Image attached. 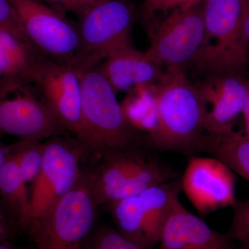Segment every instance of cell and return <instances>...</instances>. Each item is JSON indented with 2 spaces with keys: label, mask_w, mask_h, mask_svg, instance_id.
<instances>
[{
  "label": "cell",
  "mask_w": 249,
  "mask_h": 249,
  "mask_svg": "<svg viewBox=\"0 0 249 249\" xmlns=\"http://www.w3.org/2000/svg\"><path fill=\"white\" fill-rule=\"evenodd\" d=\"M206 0H144L142 15L146 22L178 9H187L204 3Z\"/></svg>",
  "instance_id": "23"
},
{
  "label": "cell",
  "mask_w": 249,
  "mask_h": 249,
  "mask_svg": "<svg viewBox=\"0 0 249 249\" xmlns=\"http://www.w3.org/2000/svg\"><path fill=\"white\" fill-rule=\"evenodd\" d=\"M98 69L116 93H127L140 85L155 84L165 71L133 45L113 52Z\"/></svg>",
  "instance_id": "16"
},
{
  "label": "cell",
  "mask_w": 249,
  "mask_h": 249,
  "mask_svg": "<svg viewBox=\"0 0 249 249\" xmlns=\"http://www.w3.org/2000/svg\"><path fill=\"white\" fill-rule=\"evenodd\" d=\"M32 83L67 130L79 138L83 130L82 85L76 67L45 58Z\"/></svg>",
  "instance_id": "12"
},
{
  "label": "cell",
  "mask_w": 249,
  "mask_h": 249,
  "mask_svg": "<svg viewBox=\"0 0 249 249\" xmlns=\"http://www.w3.org/2000/svg\"><path fill=\"white\" fill-rule=\"evenodd\" d=\"M12 98H1L0 129L1 133L36 141L60 137L69 132L48 104L25 88L18 89Z\"/></svg>",
  "instance_id": "13"
},
{
  "label": "cell",
  "mask_w": 249,
  "mask_h": 249,
  "mask_svg": "<svg viewBox=\"0 0 249 249\" xmlns=\"http://www.w3.org/2000/svg\"><path fill=\"white\" fill-rule=\"evenodd\" d=\"M199 152L220 160L249 181V137L235 129L220 134H205Z\"/></svg>",
  "instance_id": "18"
},
{
  "label": "cell",
  "mask_w": 249,
  "mask_h": 249,
  "mask_svg": "<svg viewBox=\"0 0 249 249\" xmlns=\"http://www.w3.org/2000/svg\"><path fill=\"white\" fill-rule=\"evenodd\" d=\"M246 0H206L205 37L193 62L205 74H247L249 55L243 34Z\"/></svg>",
  "instance_id": "3"
},
{
  "label": "cell",
  "mask_w": 249,
  "mask_h": 249,
  "mask_svg": "<svg viewBox=\"0 0 249 249\" xmlns=\"http://www.w3.org/2000/svg\"><path fill=\"white\" fill-rule=\"evenodd\" d=\"M93 174L91 193L96 206L136 196L178 178V174L140 147L109 152Z\"/></svg>",
  "instance_id": "5"
},
{
  "label": "cell",
  "mask_w": 249,
  "mask_h": 249,
  "mask_svg": "<svg viewBox=\"0 0 249 249\" xmlns=\"http://www.w3.org/2000/svg\"><path fill=\"white\" fill-rule=\"evenodd\" d=\"M27 183L14 157L8 155L0 164V191L5 202L14 214L16 229L23 231H27L30 213V194L28 193Z\"/></svg>",
  "instance_id": "19"
},
{
  "label": "cell",
  "mask_w": 249,
  "mask_h": 249,
  "mask_svg": "<svg viewBox=\"0 0 249 249\" xmlns=\"http://www.w3.org/2000/svg\"><path fill=\"white\" fill-rule=\"evenodd\" d=\"M243 34L249 55V0H246L243 21Z\"/></svg>",
  "instance_id": "27"
},
{
  "label": "cell",
  "mask_w": 249,
  "mask_h": 249,
  "mask_svg": "<svg viewBox=\"0 0 249 249\" xmlns=\"http://www.w3.org/2000/svg\"><path fill=\"white\" fill-rule=\"evenodd\" d=\"M45 58L47 57L33 44L18 40L9 33L0 30L1 99L32 83Z\"/></svg>",
  "instance_id": "17"
},
{
  "label": "cell",
  "mask_w": 249,
  "mask_h": 249,
  "mask_svg": "<svg viewBox=\"0 0 249 249\" xmlns=\"http://www.w3.org/2000/svg\"><path fill=\"white\" fill-rule=\"evenodd\" d=\"M196 84L205 105L206 133L220 134L234 129L248 97L247 74L207 75L203 81Z\"/></svg>",
  "instance_id": "14"
},
{
  "label": "cell",
  "mask_w": 249,
  "mask_h": 249,
  "mask_svg": "<svg viewBox=\"0 0 249 249\" xmlns=\"http://www.w3.org/2000/svg\"><path fill=\"white\" fill-rule=\"evenodd\" d=\"M78 71L82 85L83 130L77 139L85 152L105 156L140 147L142 132L126 119L116 93L98 67Z\"/></svg>",
  "instance_id": "2"
},
{
  "label": "cell",
  "mask_w": 249,
  "mask_h": 249,
  "mask_svg": "<svg viewBox=\"0 0 249 249\" xmlns=\"http://www.w3.org/2000/svg\"><path fill=\"white\" fill-rule=\"evenodd\" d=\"M135 9L129 0H109L78 18L80 47L78 70L98 67L117 49L132 45Z\"/></svg>",
  "instance_id": "6"
},
{
  "label": "cell",
  "mask_w": 249,
  "mask_h": 249,
  "mask_svg": "<svg viewBox=\"0 0 249 249\" xmlns=\"http://www.w3.org/2000/svg\"><path fill=\"white\" fill-rule=\"evenodd\" d=\"M182 191L179 178L136 196L109 203L116 229L145 248L159 243L165 223Z\"/></svg>",
  "instance_id": "7"
},
{
  "label": "cell",
  "mask_w": 249,
  "mask_h": 249,
  "mask_svg": "<svg viewBox=\"0 0 249 249\" xmlns=\"http://www.w3.org/2000/svg\"><path fill=\"white\" fill-rule=\"evenodd\" d=\"M62 14L72 13L78 18L90 9L109 0H40Z\"/></svg>",
  "instance_id": "26"
},
{
  "label": "cell",
  "mask_w": 249,
  "mask_h": 249,
  "mask_svg": "<svg viewBox=\"0 0 249 249\" xmlns=\"http://www.w3.org/2000/svg\"><path fill=\"white\" fill-rule=\"evenodd\" d=\"M0 249H19L10 240H5L1 242Z\"/></svg>",
  "instance_id": "29"
},
{
  "label": "cell",
  "mask_w": 249,
  "mask_h": 249,
  "mask_svg": "<svg viewBox=\"0 0 249 249\" xmlns=\"http://www.w3.org/2000/svg\"><path fill=\"white\" fill-rule=\"evenodd\" d=\"M229 234L234 240L249 245V199L237 200L232 206L231 227Z\"/></svg>",
  "instance_id": "25"
},
{
  "label": "cell",
  "mask_w": 249,
  "mask_h": 249,
  "mask_svg": "<svg viewBox=\"0 0 249 249\" xmlns=\"http://www.w3.org/2000/svg\"><path fill=\"white\" fill-rule=\"evenodd\" d=\"M159 243L160 249H236L230 234L211 229L179 199L165 223Z\"/></svg>",
  "instance_id": "15"
},
{
  "label": "cell",
  "mask_w": 249,
  "mask_h": 249,
  "mask_svg": "<svg viewBox=\"0 0 249 249\" xmlns=\"http://www.w3.org/2000/svg\"><path fill=\"white\" fill-rule=\"evenodd\" d=\"M93 175L83 176L74 188L28 230L30 249H84L93 231L96 205Z\"/></svg>",
  "instance_id": "4"
},
{
  "label": "cell",
  "mask_w": 249,
  "mask_h": 249,
  "mask_svg": "<svg viewBox=\"0 0 249 249\" xmlns=\"http://www.w3.org/2000/svg\"><path fill=\"white\" fill-rule=\"evenodd\" d=\"M0 30L9 33L18 40L33 44L22 18L9 0H0Z\"/></svg>",
  "instance_id": "24"
},
{
  "label": "cell",
  "mask_w": 249,
  "mask_h": 249,
  "mask_svg": "<svg viewBox=\"0 0 249 249\" xmlns=\"http://www.w3.org/2000/svg\"><path fill=\"white\" fill-rule=\"evenodd\" d=\"M232 171L214 157H190L181 178L182 191L201 215L235 204V181Z\"/></svg>",
  "instance_id": "11"
},
{
  "label": "cell",
  "mask_w": 249,
  "mask_h": 249,
  "mask_svg": "<svg viewBox=\"0 0 249 249\" xmlns=\"http://www.w3.org/2000/svg\"><path fill=\"white\" fill-rule=\"evenodd\" d=\"M123 110L132 127L147 134V142L158 129L157 101L151 85H140L128 91L121 103Z\"/></svg>",
  "instance_id": "20"
},
{
  "label": "cell",
  "mask_w": 249,
  "mask_h": 249,
  "mask_svg": "<svg viewBox=\"0 0 249 249\" xmlns=\"http://www.w3.org/2000/svg\"><path fill=\"white\" fill-rule=\"evenodd\" d=\"M32 43L50 60L75 66L80 40L78 24L40 0H9Z\"/></svg>",
  "instance_id": "10"
},
{
  "label": "cell",
  "mask_w": 249,
  "mask_h": 249,
  "mask_svg": "<svg viewBox=\"0 0 249 249\" xmlns=\"http://www.w3.org/2000/svg\"><path fill=\"white\" fill-rule=\"evenodd\" d=\"M243 245V248L242 249H249V245Z\"/></svg>",
  "instance_id": "30"
},
{
  "label": "cell",
  "mask_w": 249,
  "mask_h": 249,
  "mask_svg": "<svg viewBox=\"0 0 249 249\" xmlns=\"http://www.w3.org/2000/svg\"><path fill=\"white\" fill-rule=\"evenodd\" d=\"M85 152L78 139L55 137L45 142L40 170L31 187L27 232L79 181V160Z\"/></svg>",
  "instance_id": "9"
},
{
  "label": "cell",
  "mask_w": 249,
  "mask_h": 249,
  "mask_svg": "<svg viewBox=\"0 0 249 249\" xmlns=\"http://www.w3.org/2000/svg\"><path fill=\"white\" fill-rule=\"evenodd\" d=\"M44 150L45 144L40 142L20 140L14 145L1 147L0 163L1 164L6 157L11 155L26 182L32 183L40 171Z\"/></svg>",
  "instance_id": "21"
},
{
  "label": "cell",
  "mask_w": 249,
  "mask_h": 249,
  "mask_svg": "<svg viewBox=\"0 0 249 249\" xmlns=\"http://www.w3.org/2000/svg\"><path fill=\"white\" fill-rule=\"evenodd\" d=\"M84 249H150L129 240L113 229L106 226L93 229Z\"/></svg>",
  "instance_id": "22"
},
{
  "label": "cell",
  "mask_w": 249,
  "mask_h": 249,
  "mask_svg": "<svg viewBox=\"0 0 249 249\" xmlns=\"http://www.w3.org/2000/svg\"><path fill=\"white\" fill-rule=\"evenodd\" d=\"M242 115L243 116L244 123H245V133L244 134L249 137V91Z\"/></svg>",
  "instance_id": "28"
},
{
  "label": "cell",
  "mask_w": 249,
  "mask_h": 249,
  "mask_svg": "<svg viewBox=\"0 0 249 249\" xmlns=\"http://www.w3.org/2000/svg\"><path fill=\"white\" fill-rule=\"evenodd\" d=\"M147 56L163 68L193 64L205 37L203 3L187 9L175 10L149 22Z\"/></svg>",
  "instance_id": "8"
},
{
  "label": "cell",
  "mask_w": 249,
  "mask_h": 249,
  "mask_svg": "<svg viewBox=\"0 0 249 249\" xmlns=\"http://www.w3.org/2000/svg\"><path fill=\"white\" fill-rule=\"evenodd\" d=\"M151 86L159 125L149 143L160 151L196 156L206 130L204 100L196 83L188 78L184 69L167 67L160 79Z\"/></svg>",
  "instance_id": "1"
}]
</instances>
